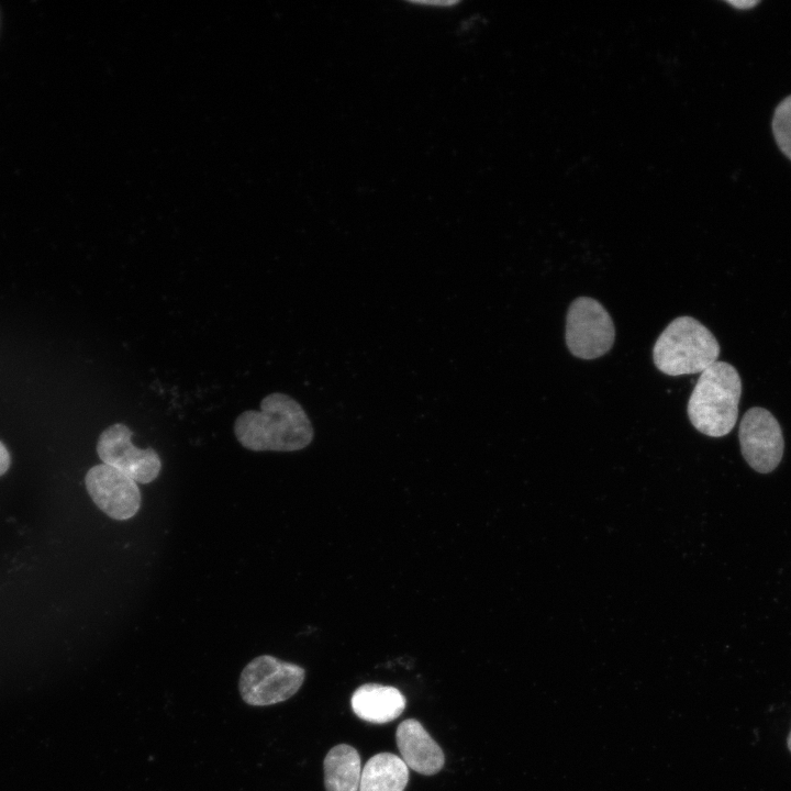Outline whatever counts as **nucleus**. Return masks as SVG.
Segmentation results:
<instances>
[{
  "label": "nucleus",
  "mask_w": 791,
  "mask_h": 791,
  "mask_svg": "<svg viewBox=\"0 0 791 791\" xmlns=\"http://www.w3.org/2000/svg\"><path fill=\"white\" fill-rule=\"evenodd\" d=\"M738 439L748 465L760 474L777 468L783 455V436L777 419L766 409L755 406L743 416Z\"/></svg>",
  "instance_id": "nucleus-7"
},
{
  "label": "nucleus",
  "mask_w": 791,
  "mask_h": 791,
  "mask_svg": "<svg viewBox=\"0 0 791 791\" xmlns=\"http://www.w3.org/2000/svg\"><path fill=\"white\" fill-rule=\"evenodd\" d=\"M409 767L392 753L374 755L363 767L358 791H404Z\"/></svg>",
  "instance_id": "nucleus-11"
},
{
  "label": "nucleus",
  "mask_w": 791,
  "mask_h": 791,
  "mask_svg": "<svg viewBox=\"0 0 791 791\" xmlns=\"http://www.w3.org/2000/svg\"><path fill=\"white\" fill-rule=\"evenodd\" d=\"M720 345L712 332L691 316L671 321L653 348L654 364L661 372L680 376L703 372L717 361Z\"/></svg>",
  "instance_id": "nucleus-3"
},
{
  "label": "nucleus",
  "mask_w": 791,
  "mask_h": 791,
  "mask_svg": "<svg viewBox=\"0 0 791 791\" xmlns=\"http://www.w3.org/2000/svg\"><path fill=\"white\" fill-rule=\"evenodd\" d=\"M305 678V670L293 662L261 655L243 669L238 689L245 703L266 706L283 702L294 695Z\"/></svg>",
  "instance_id": "nucleus-4"
},
{
  "label": "nucleus",
  "mask_w": 791,
  "mask_h": 791,
  "mask_svg": "<svg viewBox=\"0 0 791 791\" xmlns=\"http://www.w3.org/2000/svg\"><path fill=\"white\" fill-rule=\"evenodd\" d=\"M728 3H731L732 5H734V7L738 8V9H749V8L755 7V5L758 3V1H739V2H733V1H732V2H728Z\"/></svg>",
  "instance_id": "nucleus-15"
},
{
  "label": "nucleus",
  "mask_w": 791,
  "mask_h": 791,
  "mask_svg": "<svg viewBox=\"0 0 791 791\" xmlns=\"http://www.w3.org/2000/svg\"><path fill=\"white\" fill-rule=\"evenodd\" d=\"M132 435L123 423L110 425L98 438L97 454L102 464L120 470L135 482L149 483L160 472V458L151 447L142 449L134 446Z\"/></svg>",
  "instance_id": "nucleus-6"
},
{
  "label": "nucleus",
  "mask_w": 791,
  "mask_h": 791,
  "mask_svg": "<svg viewBox=\"0 0 791 791\" xmlns=\"http://www.w3.org/2000/svg\"><path fill=\"white\" fill-rule=\"evenodd\" d=\"M772 132L781 152L791 159V96L777 105L772 119Z\"/></svg>",
  "instance_id": "nucleus-13"
},
{
  "label": "nucleus",
  "mask_w": 791,
  "mask_h": 791,
  "mask_svg": "<svg viewBox=\"0 0 791 791\" xmlns=\"http://www.w3.org/2000/svg\"><path fill=\"white\" fill-rule=\"evenodd\" d=\"M325 791H358L361 759L358 750L347 744L332 747L323 761Z\"/></svg>",
  "instance_id": "nucleus-12"
},
{
  "label": "nucleus",
  "mask_w": 791,
  "mask_h": 791,
  "mask_svg": "<svg viewBox=\"0 0 791 791\" xmlns=\"http://www.w3.org/2000/svg\"><path fill=\"white\" fill-rule=\"evenodd\" d=\"M234 434L249 450L296 452L311 444L314 428L296 399L272 392L260 401L259 411L247 410L236 417Z\"/></svg>",
  "instance_id": "nucleus-1"
},
{
  "label": "nucleus",
  "mask_w": 791,
  "mask_h": 791,
  "mask_svg": "<svg viewBox=\"0 0 791 791\" xmlns=\"http://www.w3.org/2000/svg\"><path fill=\"white\" fill-rule=\"evenodd\" d=\"M396 742L402 760L415 772L434 776L445 765L442 747L415 718L401 722L396 731Z\"/></svg>",
  "instance_id": "nucleus-9"
},
{
  "label": "nucleus",
  "mask_w": 791,
  "mask_h": 791,
  "mask_svg": "<svg viewBox=\"0 0 791 791\" xmlns=\"http://www.w3.org/2000/svg\"><path fill=\"white\" fill-rule=\"evenodd\" d=\"M742 381L728 363L717 360L699 377L688 401L691 424L702 434L721 437L736 424Z\"/></svg>",
  "instance_id": "nucleus-2"
},
{
  "label": "nucleus",
  "mask_w": 791,
  "mask_h": 791,
  "mask_svg": "<svg viewBox=\"0 0 791 791\" xmlns=\"http://www.w3.org/2000/svg\"><path fill=\"white\" fill-rule=\"evenodd\" d=\"M11 458L5 445L0 441V477L7 472L10 467Z\"/></svg>",
  "instance_id": "nucleus-14"
},
{
  "label": "nucleus",
  "mask_w": 791,
  "mask_h": 791,
  "mask_svg": "<svg viewBox=\"0 0 791 791\" xmlns=\"http://www.w3.org/2000/svg\"><path fill=\"white\" fill-rule=\"evenodd\" d=\"M406 701L402 692L380 683H365L352 694L350 706L360 720L372 724H385L398 718Z\"/></svg>",
  "instance_id": "nucleus-10"
},
{
  "label": "nucleus",
  "mask_w": 791,
  "mask_h": 791,
  "mask_svg": "<svg viewBox=\"0 0 791 791\" xmlns=\"http://www.w3.org/2000/svg\"><path fill=\"white\" fill-rule=\"evenodd\" d=\"M788 747H789V749L791 750V733H790L789 738H788Z\"/></svg>",
  "instance_id": "nucleus-16"
},
{
  "label": "nucleus",
  "mask_w": 791,
  "mask_h": 791,
  "mask_svg": "<svg viewBox=\"0 0 791 791\" xmlns=\"http://www.w3.org/2000/svg\"><path fill=\"white\" fill-rule=\"evenodd\" d=\"M85 483L94 504L111 519L126 521L141 508L142 497L137 483L109 465L91 467Z\"/></svg>",
  "instance_id": "nucleus-8"
},
{
  "label": "nucleus",
  "mask_w": 791,
  "mask_h": 791,
  "mask_svg": "<svg viewBox=\"0 0 791 791\" xmlns=\"http://www.w3.org/2000/svg\"><path fill=\"white\" fill-rule=\"evenodd\" d=\"M566 344L581 359H594L613 346L615 328L603 305L589 297L573 300L566 317Z\"/></svg>",
  "instance_id": "nucleus-5"
}]
</instances>
